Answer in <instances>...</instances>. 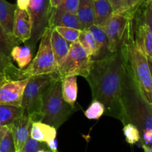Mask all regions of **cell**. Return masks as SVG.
<instances>
[{"mask_svg":"<svg viewBox=\"0 0 152 152\" xmlns=\"http://www.w3.org/2000/svg\"><path fill=\"white\" fill-rule=\"evenodd\" d=\"M51 10L50 0H29L28 12L31 18V35L26 45L31 50L35 48L45 30L48 27Z\"/></svg>","mask_w":152,"mask_h":152,"instance_id":"cell-7","label":"cell"},{"mask_svg":"<svg viewBox=\"0 0 152 152\" xmlns=\"http://www.w3.org/2000/svg\"><path fill=\"white\" fill-rule=\"evenodd\" d=\"M56 27L72 28L81 31L86 29L76 14L60 10L57 7H52L48 19V28L53 29Z\"/></svg>","mask_w":152,"mask_h":152,"instance_id":"cell-11","label":"cell"},{"mask_svg":"<svg viewBox=\"0 0 152 152\" xmlns=\"http://www.w3.org/2000/svg\"><path fill=\"white\" fill-rule=\"evenodd\" d=\"M50 1L52 7H57L61 3L62 0H50Z\"/></svg>","mask_w":152,"mask_h":152,"instance_id":"cell-37","label":"cell"},{"mask_svg":"<svg viewBox=\"0 0 152 152\" xmlns=\"http://www.w3.org/2000/svg\"><path fill=\"white\" fill-rule=\"evenodd\" d=\"M41 149H49L47 144L39 142L30 137L19 152H38Z\"/></svg>","mask_w":152,"mask_h":152,"instance_id":"cell-30","label":"cell"},{"mask_svg":"<svg viewBox=\"0 0 152 152\" xmlns=\"http://www.w3.org/2000/svg\"><path fill=\"white\" fill-rule=\"evenodd\" d=\"M56 30L65 39L72 43L77 41L81 33V30L76 29L72 28H66V27H56L53 28Z\"/></svg>","mask_w":152,"mask_h":152,"instance_id":"cell-28","label":"cell"},{"mask_svg":"<svg viewBox=\"0 0 152 152\" xmlns=\"http://www.w3.org/2000/svg\"><path fill=\"white\" fill-rule=\"evenodd\" d=\"M86 80L93 99L105 106L107 116L123 124L131 123L129 111L131 71L123 48L104 57L92 59Z\"/></svg>","mask_w":152,"mask_h":152,"instance_id":"cell-1","label":"cell"},{"mask_svg":"<svg viewBox=\"0 0 152 152\" xmlns=\"http://www.w3.org/2000/svg\"><path fill=\"white\" fill-rule=\"evenodd\" d=\"M8 129H9L8 126H5V125L0 126V142H1V140H2L3 137H4V134H6L7 131L8 130Z\"/></svg>","mask_w":152,"mask_h":152,"instance_id":"cell-36","label":"cell"},{"mask_svg":"<svg viewBox=\"0 0 152 152\" xmlns=\"http://www.w3.org/2000/svg\"><path fill=\"white\" fill-rule=\"evenodd\" d=\"M134 2V0H128V5H129V9H131L133 6Z\"/></svg>","mask_w":152,"mask_h":152,"instance_id":"cell-40","label":"cell"},{"mask_svg":"<svg viewBox=\"0 0 152 152\" xmlns=\"http://www.w3.org/2000/svg\"><path fill=\"white\" fill-rule=\"evenodd\" d=\"M28 4H29V0H17L16 2L18 8L27 10H28Z\"/></svg>","mask_w":152,"mask_h":152,"instance_id":"cell-34","label":"cell"},{"mask_svg":"<svg viewBox=\"0 0 152 152\" xmlns=\"http://www.w3.org/2000/svg\"><path fill=\"white\" fill-rule=\"evenodd\" d=\"M123 134L126 137V140L131 145L139 142L140 140V133L137 126L134 123H129L125 124L123 127Z\"/></svg>","mask_w":152,"mask_h":152,"instance_id":"cell-27","label":"cell"},{"mask_svg":"<svg viewBox=\"0 0 152 152\" xmlns=\"http://www.w3.org/2000/svg\"><path fill=\"white\" fill-rule=\"evenodd\" d=\"M50 44L56 63L60 62L67 54L71 43L63 38L55 29H51Z\"/></svg>","mask_w":152,"mask_h":152,"instance_id":"cell-14","label":"cell"},{"mask_svg":"<svg viewBox=\"0 0 152 152\" xmlns=\"http://www.w3.org/2000/svg\"><path fill=\"white\" fill-rule=\"evenodd\" d=\"M32 123L33 121L29 116L23 112L21 117L16 119L11 124L8 125L9 129L13 134L16 152L22 149L26 141L31 137Z\"/></svg>","mask_w":152,"mask_h":152,"instance_id":"cell-10","label":"cell"},{"mask_svg":"<svg viewBox=\"0 0 152 152\" xmlns=\"http://www.w3.org/2000/svg\"><path fill=\"white\" fill-rule=\"evenodd\" d=\"M133 16L129 20L121 45L124 49L129 68L137 90L144 101L151 107L152 79L148 57L142 48L135 42Z\"/></svg>","mask_w":152,"mask_h":152,"instance_id":"cell-2","label":"cell"},{"mask_svg":"<svg viewBox=\"0 0 152 152\" xmlns=\"http://www.w3.org/2000/svg\"><path fill=\"white\" fill-rule=\"evenodd\" d=\"M21 71L22 70L16 68L13 65L11 58L7 57L0 52V73H7L12 76L22 79Z\"/></svg>","mask_w":152,"mask_h":152,"instance_id":"cell-25","label":"cell"},{"mask_svg":"<svg viewBox=\"0 0 152 152\" xmlns=\"http://www.w3.org/2000/svg\"><path fill=\"white\" fill-rule=\"evenodd\" d=\"M77 77L70 76V77L61 78L62 80V94L64 100L67 103L74 106L77 99Z\"/></svg>","mask_w":152,"mask_h":152,"instance_id":"cell-18","label":"cell"},{"mask_svg":"<svg viewBox=\"0 0 152 152\" xmlns=\"http://www.w3.org/2000/svg\"><path fill=\"white\" fill-rule=\"evenodd\" d=\"M13 34L22 42L26 43L31 38V22L27 10L18 8L15 12Z\"/></svg>","mask_w":152,"mask_h":152,"instance_id":"cell-12","label":"cell"},{"mask_svg":"<svg viewBox=\"0 0 152 152\" xmlns=\"http://www.w3.org/2000/svg\"><path fill=\"white\" fill-rule=\"evenodd\" d=\"M151 111H152V106H151Z\"/></svg>","mask_w":152,"mask_h":152,"instance_id":"cell-42","label":"cell"},{"mask_svg":"<svg viewBox=\"0 0 152 152\" xmlns=\"http://www.w3.org/2000/svg\"><path fill=\"white\" fill-rule=\"evenodd\" d=\"M59 75L58 72L33 76L28 78L22 97L21 107L33 122L42 118V96L45 89Z\"/></svg>","mask_w":152,"mask_h":152,"instance_id":"cell-4","label":"cell"},{"mask_svg":"<svg viewBox=\"0 0 152 152\" xmlns=\"http://www.w3.org/2000/svg\"><path fill=\"white\" fill-rule=\"evenodd\" d=\"M23 114L22 107L0 105V123L2 125L11 124L16 119Z\"/></svg>","mask_w":152,"mask_h":152,"instance_id":"cell-24","label":"cell"},{"mask_svg":"<svg viewBox=\"0 0 152 152\" xmlns=\"http://www.w3.org/2000/svg\"><path fill=\"white\" fill-rule=\"evenodd\" d=\"M88 29L93 34L94 37L96 40V45H97L98 54L95 59H101L110 53L109 50H108V37H107L104 28L102 26L92 25Z\"/></svg>","mask_w":152,"mask_h":152,"instance_id":"cell-19","label":"cell"},{"mask_svg":"<svg viewBox=\"0 0 152 152\" xmlns=\"http://www.w3.org/2000/svg\"><path fill=\"white\" fill-rule=\"evenodd\" d=\"M74 111L75 107L67 103L62 97V80L58 75L42 93L40 121L58 129Z\"/></svg>","mask_w":152,"mask_h":152,"instance_id":"cell-3","label":"cell"},{"mask_svg":"<svg viewBox=\"0 0 152 152\" xmlns=\"http://www.w3.org/2000/svg\"><path fill=\"white\" fill-rule=\"evenodd\" d=\"M79 1L80 0H62L57 8L73 14H76L78 8Z\"/></svg>","mask_w":152,"mask_h":152,"instance_id":"cell-32","label":"cell"},{"mask_svg":"<svg viewBox=\"0 0 152 152\" xmlns=\"http://www.w3.org/2000/svg\"><path fill=\"white\" fill-rule=\"evenodd\" d=\"M16 9V4L9 3L6 0H0V24L9 34H13V21Z\"/></svg>","mask_w":152,"mask_h":152,"instance_id":"cell-15","label":"cell"},{"mask_svg":"<svg viewBox=\"0 0 152 152\" xmlns=\"http://www.w3.org/2000/svg\"><path fill=\"white\" fill-rule=\"evenodd\" d=\"M28 78L0 73V105L21 107Z\"/></svg>","mask_w":152,"mask_h":152,"instance_id":"cell-8","label":"cell"},{"mask_svg":"<svg viewBox=\"0 0 152 152\" xmlns=\"http://www.w3.org/2000/svg\"><path fill=\"white\" fill-rule=\"evenodd\" d=\"M50 34L51 29L48 27L40 38V44L35 57L26 68L21 71L22 78L57 72V63L50 44Z\"/></svg>","mask_w":152,"mask_h":152,"instance_id":"cell-5","label":"cell"},{"mask_svg":"<svg viewBox=\"0 0 152 152\" xmlns=\"http://www.w3.org/2000/svg\"><path fill=\"white\" fill-rule=\"evenodd\" d=\"M38 152H51L49 149H41L39 151H38Z\"/></svg>","mask_w":152,"mask_h":152,"instance_id":"cell-41","label":"cell"},{"mask_svg":"<svg viewBox=\"0 0 152 152\" xmlns=\"http://www.w3.org/2000/svg\"><path fill=\"white\" fill-rule=\"evenodd\" d=\"M56 129L53 126L42 123L34 121L32 123L31 137L39 142L48 143L56 138Z\"/></svg>","mask_w":152,"mask_h":152,"instance_id":"cell-13","label":"cell"},{"mask_svg":"<svg viewBox=\"0 0 152 152\" xmlns=\"http://www.w3.org/2000/svg\"><path fill=\"white\" fill-rule=\"evenodd\" d=\"M148 65H149L150 72H151V79H152V59H151V58H149V57H148Z\"/></svg>","mask_w":152,"mask_h":152,"instance_id":"cell-39","label":"cell"},{"mask_svg":"<svg viewBox=\"0 0 152 152\" xmlns=\"http://www.w3.org/2000/svg\"><path fill=\"white\" fill-rule=\"evenodd\" d=\"M76 16L85 28L94 25V0H80Z\"/></svg>","mask_w":152,"mask_h":152,"instance_id":"cell-17","label":"cell"},{"mask_svg":"<svg viewBox=\"0 0 152 152\" xmlns=\"http://www.w3.org/2000/svg\"><path fill=\"white\" fill-rule=\"evenodd\" d=\"M0 152H16L13 134L10 129L7 131L0 142Z\"/></svg>","mask_w":152,"mask_h":152,"instance_id":"cell-29","label":"cell"},{"mask_svg":"<svg viewBox=\"0 0 152 152\" xmlns=\"http://www.w3.org/2000/svg\"><path fill=\"white\" fill-rule=\"evenodd\" d=\"M94 25L103 26L110 16L114 13L112 7L108 0H94Z\"/></svg>","mask_w":152,"mask_h":152,"instance_id":"cell-20","label":"cell"},{"mask_svg":"<svg viewBox=\"0 0 152 152\" xmlns=\"http://www.w3.org/2000/svg\"><path fill=\"white\" fill-rule=\"evenodd\" d=\"M22 42L13 34H9L0 24V52L7 57H10L11 50L15 46L19 45Z\"/></svg>","mask_w":152,"mask_h":152,"instance_id":"cell-23","label":"cell"},{"mask_svg":"<svg viewBox=\"0 0 152 152\" xmlns=\"http://www.w3.org/2000/svg\"><path fill=\"white\" fill-rule=\"evenodd\" d=\"M91 61V57L77 40L71 43L68 54L57 63V72L60 78L70 76H81L86 78Z\"/></svg>","mask_w":152,"mask_h":152,"instance_id":"cell-6","label":"cell"},{"mask_svg":"<svg viewBox=\"0 0 152 152\" xmlns=\"http://www.w3.org/2000/svg\"><path fill=\"white\" fill-rule=\"evenodd\" d=\"M142 4H144V9L142 21L148 27L152 33V0H145Z\"/></svg>","mask_w":152,"mask_h":152,"instance_id":"cell-31","label":"cell"},{"mask_svg":"<svg viewBox=\"0 0 152 152\" xmlns=\"http://www.w3.org/2000/svg\"><path fill=\"white\" fill-rule=\"evenodd\" d=\"M133 15L129 10L123 13H114L102 26L108 37L110 53H114L120 48L129 20Z\"/></svg>","mask_w":152,"mask_h":152,"instance_id":"cell-9","label":"cell"},{"mask_svg":"<svg viewBox=\"0 0 152 152\" xmlns=\"http://www.w3.org/2000/svg\"><path fill=\"white\" fill-rule=\"evenodd\" d=\"M114 13H123L129 10L128 0H108Z\"/></svg>","mask_w":152,"mask_h":152,"instance_id":"cell-33","label":"cell"},{"mask_svg":"<svg viewBox=\"0 0 152 152\" xmlns=\"http://www.w3.org/2000/svg\"><path fill=\"white\" fill-rule=\"evenodd\" d=\"M47 144L49 150L51 152H58L57 150V141L56 139L53 140L48 142Z\"/></svg>","mask_w":152,"mask_h":152,"instance_id":"cell-35","label":"cell"},{"mask_svg":"<svg viewBox=\"0 0 152 152\" xmlns=\"http://www.w3.org/2000/svg\"><path fill=\"white\" fill-rule=\"evenodd\" d=\"M10 57L17 63L18 68L23 70L28 67L32 60V50L28 46H15L11 50Z\"/></svg>","mask_w":152,"mask_h":152,"instance_id":"cell-21","label":"cell"},{"mask_svg":"<svg viewBox=\"0 0 152 152\" xmlns=\"http://www.w3.org/2000/svg\"><path fill=\"white\" fill-rule=\"evenodd\" d=\"M84 114L88 120H99L105 114V106L99 101L93 99Z\"/></svg>","mask_w":152,"mask_h":152,"instance_id":"cell-26","label":"cell"},{"mask_svg":"<svg viewBox=\"0 0 152 152\" xmlns=\"http://www.w3.org/2000/svg\"><path fill=\"white\" fill-rule=\"evenodd\" d=\"M144 152H152V146H148L145 145H142Z\"/></svg>","mask_w":152,"mask_h":152,"instance_id":"cell-38","label":"cell"},{"mask_svg":"<svg viewBox=\"0 0 152 152\" xmlns=\"http://www.w3.org/2000/svg\"><path fill=\"white\" fill-rule=\"evenodd\" d=\"M78 41L81 44V45L84 48L88 54L91 57V59H96L98 54L97 45H96V40L94 37L93 34L88 28H86L81 31Z\"/></svg>","mask_w":152,"mask_h":152,"instance_id":"cell-22","label":"cell"},{"mask_svg":"<svg viewBox=\"0 0 152 152\" xmlns=\"http://www.w3.org/2000/svg\"><path fill=\"white\" fill-rule=\"evenodd\" d=\"M134 39L135 42L142 48L147 57L152 59V33L142 21L137 28Z\"/></svg>","mask_w":152,"mask_h":152,"instance_id":"cell-16","label":"cell"}]
</instances>
